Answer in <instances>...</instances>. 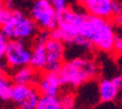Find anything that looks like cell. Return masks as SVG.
Returning <instances> with one entry per match:
<instances>
[{"label": "cell", "instance_id": "obj_1", "mask_svg": "<svg viewBox=\"0 0 122 109\" xmlns=\"http://www.w3.org/2000/svg\"><path fill=\"white\" fill-rule=\"evenodd\" d=\"M80 35L92 49L107 54L113 51V41L117 32L111 19L86 14L81 26Z\"/></svg>", "mask_w": 122, "mask_h": 109}, {"label": "cell", "instance_id": "obj_2", "mask_svg": "<svg viewBox=\"0 0 122 109\" xmlns=\"http://www.w3.org/2000/svg\"><path fill=\"white\" fill-rule=\"evenodd\" d=\"M57 73L63 86L78 88L95 79L100 73V68L93 58L78 56L64 61Z\"/></svg>", "mask_w": 122, "mask_h": 109}, {"label": "cell", "instance_id": "obj_3", "mask_svg": "<svg viewBox=\"0 0 122 109\" xmlns=\"http://www.w3.org/2000/svg\"><path fill=\"white\" fill-rule=\"evenodd\" d=\"M9 40H28L35 38L38 32V27L29 16L20 10H12L5 25L0 28Z\"/></svg>", "mask_w": 122, "mask_h": 109}, {"label": "cell", "instance_id": "obj_4", "mask_svg": "<svg viewBox=\"0 0 122 109\" xmlns=\"http://www.w3.org/2000/svg\"><path fill=\"white\" fill-rule=\"evenodd\" d=\"M29 17L41 30L52 31L57 26V10L47 0H35Z\"/></svg>", "mask_w": 122, "mask_h": 109}, {"label": "cell", "instance_id": "obj_5", "mask_svg": "<svg viewBox=\"0 0 122 109\" xmlns=\"http://www.w3.org/2000/svg\"><path fill=\"white\" fill-rule=\"evenodd\" d=\"M31 58V48L28 47L26 41L9 40L5 51L6 68L15 70L22 66L29 65Z\"/></svg>", "mask_w": 122, "mask_h": 109}, {"label": "cell", "instance_id": "obj_6", "mask_svg": "<svg viewBox=\"0 0 122 109\" xmlns=\"http://www.w3.org/2000/svg\"><path fill=\"white\" fill-rule=\"evenodd\" d=\"M41 95L34 85L14 84L10 91L9 100L19 109H34Z\"/></svg>", "mask_w": 122, "mask_h": 109}, {"label": "cell", "instance_id": "obj_7", "mask_svg": "<svg viewBox=\"0 0 122 109\" xmlns=\"http://www.w3.org/2000/svg\"><path fill=\"white\" fill-rule=\"evenodd\" d=\"M65 45L57 39L49 36L45 41V54H46V66L44 71L57 73L65 61L66 56Z\"/></svg>", "mask_w": 122, "mask_h": 109}, {"label": "cell", "instance_id": "obj_8", "mask_svg": "<svg viewBox=\"0 0 122 109\" xmlns=\"http://www.w3.org/2000/svg\"><path fill=\"white\" fill-rule=\"evenodd\" d=\"M35 87L37 88L41 96L58 97L62 90V81L57 73L54 71H44L38 75Z\"/></svg>", "mask_w": 122, "mask_h": 109}, {"label": "cell", "instance_id": "obj_9", "mask_svg": "<svg viewBox=\"0 0 122 109\" xmlns=\"http://www.w3.org/2000/svg\"><path fill=\"white\" fill-rule=\"evenodd\" d=\"M51 36L49 31L41 30L35 36L36 40L31 48V58L29 65L37 71H44L46 66V54H45V41Z\"/></svg>", "mask_w": 122, "mask_h": 109}, {"label": "cell", "instance_id": "obj_10", "mask_svg": "<svg viewBox=\"0 0 122 109\" xmlns=\"http://www.w3.org/2000/svg\"><path fill=\"white\" fill-rule=\"evenodd\" d=\"M81 7L87 15L113 18V2L114 0H77Z\"/></svg>", "mask_w": 122, "mask_h": 109}, {"label": "cell", "instance_id": "obj_11", "mask_svg": "<svg viewBox=\"0 0 122 109\" xmlns=\"http://www.w3.org/2000/svg\"><path fill=\"white\" fill-rule=\"evenodd\" d=\"M120 90L121 89L113 82L112 78H101L96 88L97 98L101 102L110 104L117 99Z\"/></svg>", "mask_w": 122, "mask_h": 109}, {"label": "cell", "instance_id": "obj_12", "mask_svg": "<svg viewBox=\"0 0 122 109\" xmlns=\"http://www.w3.org/2000/svg\"><path fill=\"white\" fill-rule=\"evenodd\" d=\"M38 75H39V71L34 69L30 65H27L14 70V73L11 75V80L14 84L17 85H34L35 86Z\"/></svg>", "mask_w": 122, "mask_h": 109}, {"label": "cell", "instance_id": "obj_13", "mask_svg": "<svg viewBox=\"0 0 122 109\" xmlns=\"http://www.w3.org/2000/svg\"><path fill=\"white\" fill-rule=\"evenodd\" d=\"M34 109H62L58 97L41 96Z\"/></svg>", "mask_w": 122, "mask_h": 109}, {"label": "cell", "instance_id": "obj_14", "mask_svg": "<svg viewBox=\"0 0 122 109\" xmlns=\"http://www.w3.org/2000/svg\"><path fill=\"white\" fill-rule=\"evenodd\" d=\"M12 80L7 76V73L0 75V99L1 100H9L10 91L12 88Z\"/></svg>", "mask_w": 122, "mask_h": 109}, {"label": "cell", "instance_id": "obj_15", "mask_svg": "<svg viewBox=\"0 0 122 109\" xmlns=\"http://www.w3.org/2000/svg\"><path fill=\"white\" fill-rule=\"evenodd\" d=\"M58 100L62 109H76V97L72 92L62 94L61 96H58Z\"/></svg>", "mask_w": 122, "mask_h": 109}, {"label": "cell", "instance_id": "obj_16", "mask_svg": "<svg viewBox=\"0 0 122 109\" xmlns=\"http://www.w3.org/2000/svg\"><path fill=\"white\" fill-rule=\"evenodd\" d=\"M11 14V8L7 7L6 5L0 6V28L5 25V22L8 20L9 16Z\"/></svg>", "mask_w": 122, "mask_h": 109}, {"label": "cell", "instance_id": "obj_17", "mask_svg": "<svg viewBox=\"0 0 122 109\" xmlns=\"http://www.w3.org/2000/svg\"><path fill=\"white\" fill-rule=\"evenodd\" d=\"M57 11L63 10L64 8L70 6V0H47Z\"/></svg>", "mask_w": 122, "mask_h": 109}, {"label": "cell", "instance_id": "obj_18", "mask_svg": "<svg viewBox=\"0 0 122 109\" xmlns=\"http://www.w3.org/2000/svg\"><path fill=\"white\" fill-rule=\"evenodd\" d=\"M121 51H122V39L119 35H115L114 41H113V51L112 52H114L117 54H121Z\"/></svg>", "mask_w": 122, "mask_h": 109}, {"label": "cell", "instance_id": "obj_19", "mask_svg": "<svg viewBox=\"0 0 122 109\" xmlns=\"http://www.w3.org/2000/svg\"><path fill=\"white\" fill-rule=\"evenodd\" d=\"M6 48H7V46L0 45V67H4V68H6V65H5V51H6Z\"/></svg>", "mask_w": 122, "mask_h": 109}, {"label": "cell", "instance_id": "obj_20", "mask_svg": "<svg viewBox=\"0 0 122 109\" xmlns=\"http://www.w3.org/2000/svg\"><path fill=\"white\" fill-rule=\"evenodd\" d=\"M112 80H113V82H114V84L117 85L120 89H121L122 88V77H121V75H118V76L112 77Z\"/></svg>", "mask_w": 122, "mask_h": 109}, {"label": "cell", "instance_id": "obj_21", "mask_svg": "<svg viewBox=\"0 0 122 109\" xmlns=\"http://www.w3.org/2000/svg\"><path fill=\"white\" fill-rule=\"evenodd\" d=\"M16 0H5V2H6V6L9 8H11V6H12V4L15 2Z\"/></svg>", "mask_w": 122, "mask_h": 109}, {"label": "cell", "instance_id": "obj_22", "mask_svg": "<svg viewBox=\"0 0 122 109\" xmlns=\"http://www.w3.org/2000/svg\"><path fill=\"white\" fill-rule=\"evenodd\" d=\"M4 5H6L5 0H0V6H4Z\"/></svg>", "mask_w": 122, "mask_h": 109}]
</instances>
